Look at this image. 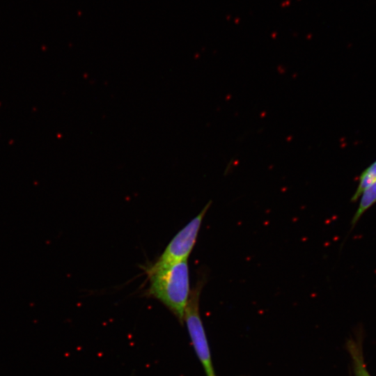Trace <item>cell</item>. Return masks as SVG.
<instances>
[{
	"label": "cell",
	"instance_id": "cell-3",
	"mask_svg": "<svg viewBox=\"0 0 376 376\" xmlns=\"http://www.w3.org/2000/svg\"><path fill=\"white\" fill-rule=\"evenodd\" d=\"M211 204L212 201H210L196 217L192 219L172 238L162 255L148 269H159L187 260L196 244L203 217Z\"/></svg>",
	"mask_w": 376,
	"mask_h": 376
},
{
	"label": "cell",
	"instance_id": "cell-4",
	"mask_svg": "<svg viewBox=\"0 0 376 376\" xmlns=\"http://www.w3.org/2000/svg\"><path fill=\"white\" fill-rule=\"evenodd\" d=\"M376 203V182L366 189L359 198V205L351 221L354 227L362 215Z\"/></svg>",
	"mask_w": 376,
	"mask_h": 376
},
{
	"label": "cell",
	"instance_id": "cell-2",
	"mask_svg": "<svg viewBox=\"0 0 376 376\" xmlns=\"http://www.w3.org/2000/svg\"><path fill=\"white\" fill-rule=\"evenodd\" d=\"M205 283V276H200L196 286L190 292L185 312L184 321L186 323L194 350L203 366L206 375L216 376L205 330L199 314L200 295Z\"/></svg>",
	"mask_w": 376,
	"mask_h": 376
},
{
	"label": "cell",
	"instance_id": "cell-6",
	"mask_svg": "<svg viewBox=\"0 0 376 376\" xmlns=\"http://www.w3.org/2000/svg\"><path fill=\"white\" fill-rule=\"evenodd\" d=\"M349 349L353 359L354 371L357 376H371L366 368L360 350L350 343Z\"/></svg>",
	"mask_w": 376,
	"mask_h": 376
},
{
	"label": "cell",
	"instance_id": "cell-5",
	"mask_svg": "<svg viewBox=\"0 0 376 376\" xmlns=\"http://www.w3.org/2000/svg\"><path fill=\"white\" fill-rule=\"evenodd\" d=\"M375 182H376V160L360 174L357 189L351 197V202L358 201L363 191Z\"/></svg>",
	"mask_w": 376,
	"mask_h": 376
},
{
	"label": "cell",
	"instance_id": "cell-1",
	"mask_svg": "<svg viewBox=\"0 0 376 376\" xmlns=\"http://www.w3.org/2000/svg\"><path fill=\"white\" fill-rule=\"evenodd\" d=\"M147 273L150 283L147 294L162 302L182 322L191 292L187 260L159 269H148Z\"/></svg>",
	"mask_w": 376,
	"mask_h": 376
}]
</instances>
